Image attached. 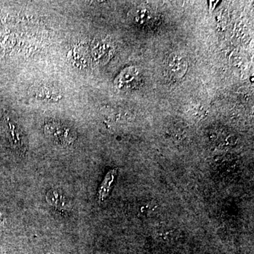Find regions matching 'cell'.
Returning a JSON list of instances; mask_svg holds the SVG:
<instances>
[{"label":"cell","instance_id":"2","mask_svg":"<svg viewBox=\"0 0 254 254\" xmlns=\"http://www.w3.org/2000/svg\"><path fill=\"white\" fill-rule=\"evenodd\" d=\"M45 133L48 138L59 145L72 144L77 138L72 127L60 121H50L45 125Z\"/></svg>","mask_w":254,"mask_h":254},{"label":"cell","instance_id":"5","mask_svg":"<svg viewBox=\"0 0 254 254\" xmlns=\"http://www.w3.org/2000/svg\"><path fill=\"white\" fill-rule=\"evenodd\" d=\"M113 52V46L109 43L105 41L98 42L91 50L92 58L95 63H105L111 58Z\"/></svg>","mask_w":254,"mask_h":254},{"label":"cell","instance_id":"11","mask_svg":"<svg viewBox=\"0 0 254 254\" xmlns=\"http://www.w3.org/2000/svg\"><path fill=\"white\" fill-rule=\"evenodd\" d=\"M150 12L145 9H138L133 15L134 21L138 24H143L148 22L150 18Z\"/></svg>","mask_w":254,"mask_h":254},{"label":"cell","instance_id":"6","mask_svg":"<svg viewBox=\"0 0 254 254\" xmlns=\"http://www.w3.org/2000/svg\"><path fill=\"white\" fill-rule=\"evenodd\" d=\"M46 199L52 206L60 209L68 208L69 201L60 190H51L48 192Z\"/></svg>","mask_w":254,"mask_h":254},{"label":"cell","instance_id":"8","mask_svg":"<svg viewBox=\"0 0 254 254\" xmlns=\"http://www.w3.org/2000/svg\"><path fill=\"white\" fill-rule=\"evenodd\" d=\"M117 175L116 169L110 170L105 176L104 180L102 182L100 185L99 190H98V198L100 201L104 200L109 195L110 190H111L113 184L115 180V177Z\"/></svg>","mask_w":254,"mask_h":254},{"label":"cell","instance_id":"4","mask_svg":"<svg viewBox=\"0 0 254 254\" xmlns=\"http://www.w3.org/2000/svg\"><path fill=\"white\" fill-rule=\"evenodd\" d=\"M36 97L44 101L55 103L63 98V94L58 86L52 84H45L38 87L36 91Z\"/></svg>","mask_w":254,"mask_h":254},{"label":"cell","instance_id":"10","mask_svg":"<svg viewBox=\"0 0 254 254\" xmlns=\"http://www.w3.org/2000/svg\"><path fill=\"white\" fill-rule=\"evenodd\" d=\"M138 74V70L136 68L131 67L127 68L120 74L118 83L119 85H125L126 83H131V81L134 79L136 75Z\"/></svg>","mask_w":254,"mask_h":254},{"label":"cell","instance_id":"1","mask_svg":"<svg viewBox=\"0 0 254 254\" xmlns=\"http://www.w3.org/2000/svg\"><path fill=\"white\" fill-rule=\"evenodd\" d=\"M3 127L8 143L18 154L25 155L28 149L27 137L19 124L10 114L3 115Z\"/></svg>","mask_w":254,"mask_h":254},{"label":"cell","instance_id":"9","mask_svg":"<svg viewBox=\"0 0 254 254\" xmlns=\"http://www.w3.org/2000/svg\"><path fill=\"white\" fill-rule=\"evenodd\" d=\"M187 111L194 118L201 119L206 115V108L200 103H190L187 106Z\"/></svg>","mask_w":254,"mask_h":254},{"label":"cell","instance_id":"7","mask_svg":"<svg viewBox=\"0 0 254 254\" xmlns=\"http://www.w3.org/2000/svg\"><path fill=\"white\" fill-rule=\"evenodd\" d=\"M71 60L75 65L81 68L86 66L88 63V50L82 45H77L71 51Z\"/></svg>","mask_w":254,"mask_h":254},{"label":"cell","instance_id":"3","mask_svg":"<svg viewBox=\"0 0 254 254\" xmlns=\"http://www.w3.org/2000/svg\"><path fill=\"white\" fill-rule=\"evenodd\" d=\"M188 69V63L183 55L173 53L167 60V70L168 72L177 78L183 77Z\"/></svg>","mask_w":254,"mask_h":254}]
</instances>
